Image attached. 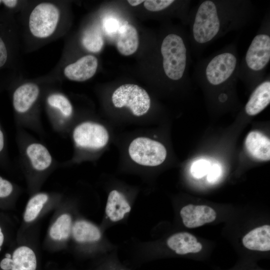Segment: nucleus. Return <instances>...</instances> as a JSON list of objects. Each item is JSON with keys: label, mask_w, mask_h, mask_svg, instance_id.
I'll use <instances>...</instances> for the list:
<instances>
[{"label": "nucleus", "mask_w": 270, "mask_h": 270, "mask_svg": "<svg viewBox=\"0 0 270 270\" xmlns=\"http://www.w3.org/2000/svg\"><path fill=\"white\" fill-rule=\"evenodd\" d=\"M256 12L249 0H203L190 10L191 51L195 56L216 39L248 24Z\"/></svg>", "instance_id": "nucleus-1"}, {"label": "nucleus", "mask_w": 270, "mask_h": 270, "mask_svg": "<svg viewBox=\"0 0 270 270\" xmlns=\"http://www.w3.org/2000/svg\"><path fill=\"white\" fill-rule=\"evenodd\" d=\"M63 1L28 2L18 20L22 48L34 50L61 36L67 28V10Z\"/></svg>", "instance_id": "nucleus-2"}, {"label": "nucleus", "mask_w": 270, "mask_h": 270, "mask_svg": "<svg viewBox=\"0 0 270 270\" xmlns=\"http://www.w3.org/2000/svg\"><path fill=\"white\" fill-rule=\"evenodd\" d=\"M59 80L55 74L32 80H22L18 75L12 80L6 90L10 94L17 128L42 132L41 104L47 92Z\"/></svg>", "instance_id": "nucleus-3"}, {"label": "nucleus", "mask_w": 270, "mask_h": 270, "mask_svg": "<svg viewBox=\"0 0 270 270\" xmlns=\"http://www.w3.org/2000/svg\"><path fill=\"white\" fill-rule=\"evenodd\" d=\"M270 62V14L267 11L257 33L240 62L238 78L255 88L265 78Z\"/></svg>", "instance_id": "nucleus-4"}, {"label": "nucleus", "mask_w": 270, "mask_h": 270, "mask_svg": "<svg viewBox=\"0 0 270 270\" xmlns=\"http://www.w3.org/2000/svg\"><path fill=\"white\" fill-rule=\"evenodd\" d=\"M160 53L163 72L166 78L174 82L189 80L192 58L184 36L176 32L167 34L162 41Z\"/></svg>", "instance_id": "nucleus-5"}, {"label": "nucleus", "mask_w": 270, "mask_h": 270, "mask_svg": "<svg viewBox=\"0 0 270 270\" xmlns=\"http://www.w3.org/2000/svg\"><path fill=\"white\" fill-rule=\"evenodd\" d=\"M22 48L20 29L15 15L0 9V72H18Z\"/></svg>", "instance_id": "nucleus-6"}, {"label": "nucleus", "mask_w": 270, "mask_h": 270, "mask_svg": "<svg viewBox=\"0 0 270 270\" xmlns=\"http://www.w3.org/2000/svg\"><path fill=\"white\" fill-rule=\"evenodd\" d=\"M43 102L54 129L63 132L73 115L71 102L66 94L54 87L47 92Z\"/></svg>", "instance_id": "nucleus-7"}, {"label": "nucleus", "mask_w": 270, "mask_h": 270, "mask_svg": "<svg viewBox=\"0 0 270 270\" xmlns=\"http://www.w3.org/2000/svg\"><path fill=\"white\" fill-rule=\"evenodd\" d=\"M112 100L116 108L127 107L137 116L146 114L150 106V98L146 90L134 84L118 87L114 92Z\"/></svg>", "instance_id": "nucleus-8"}, {"label": "nucleus", "mask_w": 270, "mask_h": 270, "mask_svg": "<svg viewBox=\"0 0 270 270\" xmlns=\"http://www.w3.org/2000/svg\"><path fill=\"white\" fill-rule=\"evenodd\" d=\"M128 154L132 160L144 166H154L166 160L167 152L160 142L145 137L134 140L128 147Z\"/></svg>", "instance_id": "nucleus-9"}, {"label": "nucleus", "mask_w": 270, "mask_h": 270, "mask_svg": "<svg viewBox=\"0 0 270 270\" xmlns=\"http://www.w3.org/2000/svg\"><path fill=\"white\" fill-rule=\"evenodd\" d=\"M72 138L77 148L97 150L108 144L109 136L106 129L101 124L84 121L74 128Z\"/></svg>", "instance_id": "nucleus-10"}, {"label": "nucleus", "mask_w": 270, "mask_h": 270, "mask_svg": "<svg viewBox=\"0 0 270 270\" xmlns=\"http://www.w3.org/2000/svg\"><path fill=\"white\" fill-rule=\"evenodd\" d=\"M98 67V60L92 54H86L62 66V76L74 82H82L92 78Z\"/></svg>", "instance_id": "nucleus-11"}, {"label": "nucleus", "mask_w": 270, "mask_h": 270, "mask_svg": "<svg viewBox=\"0 0 270 270\" xmlns=\"http://www.w3.org/2000/svg\"><path fill=\"white\" fill-rule=\"evenodd\" d=\"M180 214L184 225L188 228H195L212 222L216 216L215 210L212 208L192 204L183 207Z\"/></svg>", "instance_id": "nucleus-12"}, {"label": "nucleus", "mask_w": 270, "mask_h": 270, "mask_svg": "<svg viewBox=\"0 0 270 270\" xmlns=\"http://www.w3.org/2000/svg\"><path fill=\"white\" fill-rule=\"evenodd\" d=\"M36 264L34 252L26 246L18 248L14 252L12 258H5L0 262L3 270H36Z\"/></svg>", "instance_id": "nucleus-13"}, {"label": "nucleus", "mask_w": 270, "mask_h": 270, "mask_svg": "<svg viewBox=\"0 0 270 270\" xmlns=\"http://www.w3.org/2000/svg\"><path fill=\"white\" fill-rule=\"evenodd\" d=\"M270 103V77L265 78L252 91L244 107L246 113L250 116L258 114Z\"/></svg>", "instance_id": "nucleus-14"}, {"label": "nucleus", "mask_w": 270, "mask_h": 270, "mask_svg": "<svg viewBox=\"0 0 270 270\" xmlns=\"http://www.w3.org/2000/svg\"><path fill=\"white\" fill-rule=\"evenodd\" d=\"M244 144L248 152L254 158L262 161L270 160V140L262 132L258 131L249 132Z\"/></svg>", "instance_id": "nucleus-15"}, {"label": "nucleus", "mask_w": 270, "mask_h": 270, "mask_svg": "<svg viewBox=\"0 0 270 270\" xmlns=\"http://www.w3.org/2000/svg\"><path fill=\"white\" fill-rule=\"evenodd\" d=\"M167 244L170 248L180 255L198 253L202 248L194 236L186 232L172 235L168 239Z\"/></svg>", "instance_id": "nucleus-16"}, {"label": "nucleus", "mask_w": 270, "mask_h": 270, "mask_svg": "<svg viewBox=\"0 0 270 270\" xmlns=\"http://www.w3.org/2000/svg\"><path fill=\"white\" fill-rule=\"evenodd\" d=\"M244 246L250 250L266 252L270 250V226L264 225L246 234L242 238Z\"/></svg>", "instance_id": "nucleus-17"}, {"label": "nucleus", "mask_w": 270, "mask_h": 270, "mask_svg": "<svg viewBox=\"0 0 270 270\" xmlns=\"http://www.w3.org/2000/svg\"><path fill=\"white\" fill-rule=\"evenodd\" d=\"M139 44L138 35L136 28L131 24H125L119 30L116 47L119 52L124 56L134 54Z\"/></svg>", "instance_id": "nucleus-18"}, {"label": "nucleus", "mask_w": 270, "mask_h": 270, "mask_svg": "<svg viewBox=\"0 0 270 270\" xmlns=\"http://www.w3.org/2000/svg\"><path fill=\"white\" fill-rule=\"evenodd\" d=\"M130 210V206L124 195L116 190H113L110 192L106 212L112 221L120 220Z\"/></svg>", "instance_id": "nucleus-19"}, {"label": "nucleus", "mask_w": 270, "mask_h": 270, "mask_svg": "<svg viewBox=\"0 0 270 270\" xmlns=\"http://www.w3.org/2000/svg\"><path fill=\"white\" fill-rule=\"evenodd\" d=\"M16 73L11 70L0 72V94L6 90L12 80L16 77ZM10 163L8 157L6 136L0 122V166L6 167Z\"/></svg>", "instance_id": "nucleus-20"}, {"label": "nucleus", "mask_w": 270, "mask_h": 270, "mask_svg": "<svg viewBox=\"0 0 270 270\" xmlns=\"http://www.w3.org/2000/svg\"><path fill=\"white\" fill-rule=\"evenodd\" d=\"M72 232L74 240L80 242H96L101 236L99 229L86 220L76 221L72 228Z\"/></svg>", "instance_id": "nucleus-21"}, {"label": "nucleus", "mask_w": 270, "mask_h": 270, "mask_svg": "<svg viewBox=\"0 0 270 270\" xmlns=\"http://www.w3.org/2000/svg\"><path fill=\"white\" fill-rule=\"evenodd\" d=\"M81 42L83 47L92 52H98L102 49L104 42L100 26L94 24L82 33Z\"/></svg>", "instance_id": "nucleus-22"}, {"label": "nucleus", "mask_w": 270, "mask_h": 270, "mask_svg": "<svg viewBox=\"0 0 270 270\" xmlns=\"http://www.w3.org/2000/svg\"><path fill=\"white\" fill-rule=\"evenodd\" d=\"M72 232V218L68 214H63L58 218L50 230V238L55 240H66Z\"/></svg>", "instance_id": "nucleus-23"}, {"label": "nucleus", "mask_w": 270, "mask_h": 270, "mask_svg": "<svg viewBox=\"0 0 270 270\" xmlns=\"http://www.w3.org/2000/svg\"><path fill=\"white\" fill-rule=\"evenodd\" d=\"M48 200V196L46 193H38L34 196L28 202L24 214V220L26 222L34 220Z\"/></svg>", "instance_id": "nucleus-24"}, {"label": "nucleus", "mask_w": 270, "mask_h": 270, "mask_svg": "<svg viewBox=\"0 0 270 270\" xmlns=\"http://www.w3.org/2000/svg\"><path fill=\"white\" fill-rule=\"evenodd\" d=\"M176 1L174 0H148L144 1V6L152 12H162L172 8Z\"/></svg>", "instance_id": "nucleus-25"}, {"label": "nucleus", "mask_w": 270, "mask_h": 270, "mask_svg": "<svg viewBox=\"0 0 270 270\" xmlns=\"http://www.w3.org/2000/svg\"><path fill=\"white\" fill-rule=\"evenodd\" d=\"M210 168V164L207 160H200L192 164L190 172L194 178H200L208 174Z\"/></svg>", "instance_id": "nucleus-26"}, {"label": "nucleus", "mask_w": 270, "mask_h": 270, "mask_svg": "<svg viewBox=\"0 0 270 270\" xmlns=\"http://www.w3.org/2000/svg\"><path fill=\"white\" fill-rule=\"evenodd\" d=\"M221 172L220 166L217 164H214L210 167L207 174L208 181L210 183L216 182L220 177Z\"/></svg>", "instance_id": "nucleus-27"}, {"label": "nucleus", "mask_w": 270, "mask_h": 270, "mask_svg": "<svg viewBox=\"0 0 270 270\" xmlns=\"http://www.w3.org/2000/svg\"><path fill=\"white\" fill-rule=\"evenodd\" d=\"M144 0H128V3L132 6H137L140 4L144 2Z\"/></svg>", "instance_id": "nucleus-28"}, {"label": "nucleus", "mask_w": 270, "mask_h": 270, "mask_svg": "<svg viewBox=\"0 0 270 270\" xmlns=\"http://www.w3.org/2000/svg\"><path fill=\"white\" fill-rule=\"evenodd\" d=\"M4 240V236L0 227V250L1 246L2 245Z\"/></svg>", "instance_id": "nucleus-29"}, {"label": "nucleus", "mask_w": 270, "mask_h": 270, "mask_svg": "<svg viewBox=\"0 0 270 270\" xmlns=\"http://www.w3.org/2000/svg\"><path fill=\"white\" fill-rule=\"evenodd\" d=\"M5 256H6V258H12V256L10 254H6Z\"/></svg>", "instance_id": "nucleus-30"}, {"label": "nucleus", "mask_w": 270, "mask_h": 270, "mask_svg": "<svg viewBox=\"0 0 270 270\" xmlns=\"http://www.w3.org/2000/svg\"></svg>", "instance_id": "nucleus-31"}]
</instances>
